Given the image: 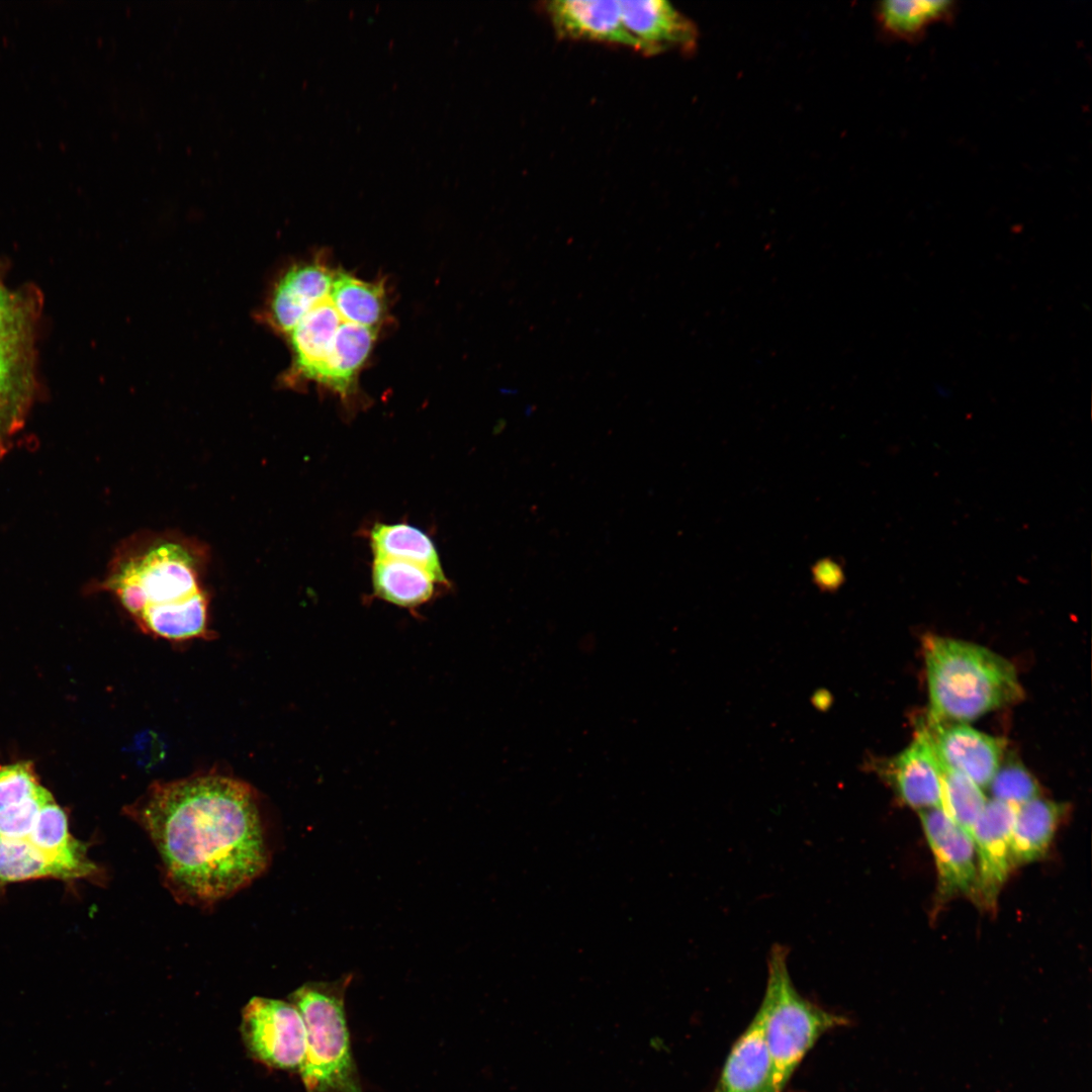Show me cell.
<instances>
[{
	"mask_svg": "<svg viewBox=\"0 0 1092 1092\" xmlns=\"http://www.w3.org/2000/svg\"><path fill=\"white\" fill-rule=\"evenodd\" d=\"M623 24L636 43V51L648 57L668 51L689 54L697 47L696 24L664 0L619 1Z\"/></svg>",
	"mask_w": 1092,
	"mask_h": 1092,
	"instance_id": "cell-11",
	"label": "cell"
},
{
	"mask_svg": "<svg viewBox=\"0 0 1092 1092\" xmlns=\"http://www.w3.org/2000/svg\"><path fill=\"white\" fill-rule=\"evenodd\" d=\"M712 1092H777L758 1011L731 1048Z\"/></svg>",
	"mask_w": 1092,
	"mask_h": 1092,
	"instance_id": "cell-15",
	"label": "cell"
},
{
	"mask_svg": "<svg viewBox=\"0 0 1092 1092\" xmlns=\"http://www.w3.org/2000/svg\"><path fill=\"white\" fill-rule=\"evenodd\" d=\"M379 329L344 321L335 336L331 353L317 383L349 399L357 376L369 358Z\"/></svg>",
	"mask_w": 1092,
	"mask_h": 1092,
	"instance_id": "cell-18",
	"label": "cell"
},
{
	"mask_svg": "<svg viewBox=\"0 0 1092 1092\" xmlns=\"http://www.w3.org/2000/svg\"><path fill=\"white\" fill-rule=\"evenodd\" d=\"M922 651L932 719L972 721L1023 696L1014 666L988 648L927 634Z\"/></svg>",
	"mask_w": 1092,
	"mask_h": 1092,
	"instance_id": "cell-3",
	"label": "cell"
},
{
	"mask_svg": "<svg viewBox=\"0 0 1092 1092\" xmlns=\"http://www.w3.org/2000/svg\"><path fill=\"white\" fill-rule=\"evenodd\" d=\"M373 558L401 560L420 565L449 587L437 547L431 537L407 523H375L369 531Z\"/></svg>",
	"mask_w": 1092,
	"mask_h": 1092,
	"instance_id": "cell-19",
	"label": "cell"
},
{
	"mask_svg": "<svg viewBox=\"0 0 1092 1092\" xmlns=\"http://www.w3.org/2000/svg\"><path fill=\"white\" fill-rule=\"evenodd\" d=\"M351 980L349 974L332 982H308L289 997L306 1028V1052L298 1072L307 1092H363L345 1013Z\"/></svg>",
	"mask_w": 1092,
	"mask_h": 1092,
	"instance_id": "cell-4",
	"label": "cell"
},
{
	"mask_svg": "<svg viewBox=\"0 0 1092 1092\" xmlns=\"http://www.w3.org/2000/svg\"><path fill=\"white\" fill-rule=\"evenodd\" d=\"M872 767L909 807L918 811L942 807L940 768L922 725L903 751L873 761Z\"/></svg>",
	"mask_w": 1092,
	"mask_h": 1092,
	"instance_id": "cell-12",
	"label": "cell"
},
{
	"mask_svg": "<svg viewBox=\"0 0 1092 1092\" xmlns=\"http://www.w3.org/2000/svg\"><path fill=\"white\" fill-rule=\"evenodd\" d=\"M938 764L941 780V808L972 837L974 824L982 813L987 798L982 788L967 776L945 766L939 760Z\"/></svg>",
	"mask_w": 1092,
	"mask_h": 1092,
	"instance_id": "cell-24",
	"label": "cell"
},
{
	"mask_svg": "<svg viewBox=\"0 0 1092 1092\" xmlns=\"http://www.w3.org/2000/svg\"><path fill=\"white\" fill-rule=\"evenodd\" d=\"M335 273L322 259L290 266L269 291L259 312L262 323L285 337L313 305L329 296Z\"/></svg>",
	"mask_w": 1092,
	"mask_h": 1092,
	"instance_id": "cell-10",
	"label": "cell"
},
{
	"mask_svg": "<svg viewBox=\"0 0 1092 1092\" xmlns=\"http://www.w3.org/2000/svg\"><path fill=\"white\" fill-rule=\"evenodd\" d=\"M242 1034L252 1056L261 1063L299 1071L306 1052V1028L291 1002L252 998L243 1010Z\"/></svg>",
	"mask_w": 1092,
	"mask_h": 1092,
	"instance_id": "cell-6",
	"label": "cell"
},
{
	"mask_svg": "<svg viewBox=\"0 0 1092 1092\" xmlns=\"http://www.w3.org/2000/svg\"><path fill=\"white\" fill-rule=\"evenodd\" d=\"M371 583L373 597L413 615L447 588L424 567L394 559L373 558Z\"/></svg>",
	"mask_w": 1092,
	"mask_h": 1092,
	"instance_id": "cell-16",
	"label": "cell"
},
{
	"mask_svg": "<svg viewBox=\"0 0 1092 1092\" xmlns=\"http://www.w3.org/2000/svg\"><path fill=\"white\" fill-rule=\"evenodd\" d=\"M71 881V875L53 863L25 839L0 836V882L15 883L37 879Z\"/></svg>",
	"mask_w": 1092,
	"mask_h": 1092,
	"instance_id": "cell-23",
	"label": "cell"
},
{
	"mask_svg": "<svg viewBox=\"0 0 1092 1092\" xmlns=\"http://www.w3.org/2000/svg\"><path fill=\"white\" fill-rule=\"evenodd\" d=\"M543 10L559 38L623 46L636 51L616 0H555Z\"/></svg>",
	"mask_w": 1092,
	"mask_h": 1092,
	"instance_id": "cell-13",
	"label": "cell"
},
{
	"mask_svg": "<svg viewBox=\"0 0 1092 1092\" xmlns=\"http://www.w3.org/2000/svg\"><path fill=\"white\" fill-rule=\"evenodd\" d=\"M331 300L347 322L379 329L386 315L387 298L382 282H367L336 270Z\"/></svg>",
	"mask_w": 1092,
	"mask_h": 1092,
	"instance_id": "cell-22",
	"label": "cell"
},
{
	"mask_svg": "<svg viewBox=\"0 0 1092 1092\" xmlns=\"http://www.w3.org/2000/svg\"><path fill=\"white\" fill-rule=\"evenodd\" d=\"M922 726L942 764L964 774L980 788L988 787L1003 759L1005 744L1001 738L965 723L930 717Z\"/></svg>",
	"mask_w": 1092,
	"mask_h": 1092,
	"instance_id": "cell-8",
	"label": "cell"
},
{
	"mask_svg": "<svg viewBox=\"0 0 1092 1092\" xmlns=\"http://www.w3.org/2000/svg\"><path fill=\"white\" fill-rule=\"evenodd\" d=\"M788 954V948L782 944L770 948L765 991L757 1010L763 1022L777 1092H784L821 1035L848 1022L844 1016L820 1007L799 993L789 972Z\"/></svg>",
	"mask_w": 1092,
	"mask_h": 1092,
	"instance_id": "cell-5",
	"label": "cell"
},
{
	"mask_svg": "<svg viewBox=\"0 0 1092 1092\" xmlns=\"http://www.w3.org/2000/svg\"><path fill=\"white\" fill-rule=\"evenodd\" d=\"M344 321L330 294L300 318L285 336L291 350V364L283 377L285 383L290 386L302 382L317 383L336 333Z\"/></svg>",
	"mask_w": 1092,
	"mask_h": 1092,
	"instance_id": "cell-14",
	"label": "cell"
},
{
	"mask_svg": "<svg viewBox=\"0 0 1092 1092\" xmlns=\"http://www.w3.org/2000/svg\"><path fill=\"white\" fill-rule=\"evenodd\" d=\"M956 10L948 0H887L876 7L877 20L888 35L916 41L933 23L945 21Z\"/></svg>",
	"mask_w": 1092,
	"mask_h": 1092,
	"instance_id": "cell-21",
	"label": "cell"
},
{
	"mask_svg": "<svg viewBox=\"0 0 1092 1092\" xmlns=\"http://www.w3.org/2000/svg\"><path fill=\"white\" fill-rule=\"evenodd\" d=\"M126 810L158 850L168 887L184 902L229 898L268 867L257 799L241 780L206 774L157 782Z\"/></svg>",
	"mask_w": 1092,
	"mask_h": 1092,
	"instance_id": "cell-1",
	"label": "cell"
},
{
	"mask_svg": "<svg viewBox=\"0 0 1092 1092\" xmlns=\"http://www.w3.org/2000/svg\"><path fill=\"white\" fill-rule=\"evenodd\" d=\"M25 840L50 861L67 871L73 880L98 873L83 843L71 835L67 815L54 797L41 807Z\"/></svg>",
	"mask_w": 1092,
	"mask_h": 1092,
	"instance_id": "cell-17",
	"label": "cell"
},
{
	"mask_svg": "<svg viewBox=\"0 0 1092 1092\" xmlns=\"http://www.w3.org/2000/svg\"><path fill=\"white\" fill-rule=\"evenodd\" d=\"M41 787L28 799L0 808V836L9 839H25L30 833L41 807L52 798Z\"/></svg>",
	"mask_w": 1092,
	"mask_h": 1092,
	"instance_id": "cell-27",
	"label": "cell"
},
{
	"mask_svg": "<svg viewBox=\"0 0 1092 1092\" xmlns=\"http://www.w3.org/2000/svg\"><path fill=\"white\" fill-rule=\"evenodd\" d=\"M19 359V345H0V448L15 432L22 414Z\"/></svg>",
	"mask_w": 1092,
	"mask_h": 1092,
	"instance_id": "cell-25",
	"label": "cell"
},
{
	"mask_svg": "<svg viewBox=\"0 0 1092 1092\" xmlns=\"http://www.w3.org/2000/svg\"><path fill=\"white\" fill-rule=\"evenodd\" d=\"M1017 806L995 799L986 805L974 824L978 878L974 899L986 907L995 905L998 894L1014 867L1011 833Z\"/></svg>",
	"mask_w": 1092,
	"mask_h": 1092,
	"instance_id": "cell-9",
	"label": "cell"
},
{
	"mask_svg": "<svg viewBox=\"0 0 1092 1092\" xmlns=\"http://www.w3.org/2000/svg\"><path fill=\"white\" fill-rule=\"evenodd\" d=\"M41 787L31 761L0 765V808L28 799Z\"/></svg>",
	"mask_w": 1092,
	"mask_h": 1092,
	"instance_id": "cell-28",
	"label": "cell"
},
{
	"mask_svg": "<svg viewBox=\"0 0 1092 1092\" xmlns=\"http://www.w3.org/2000/svg\"><path fill=\"white\" fill-rule=\"evenodd\" d=\"M1065 810L1062 804L1040 797L1017 806L1011 833L1014 867L1043 856Z\"/></svg>",
	"mask_w": 1092,
	"mask_h": 1092,
	"instance_id": "cell-20",
	"label": "cell"
},
{
	"mask_svg": "<svg viewBox=\"0 0 1092 1092\" xmlns=\"http://www.w3.org/2000/svg\"><path fill=\"white\" fill-rule=\"evenodd\" d=\"M208 546L179 531L144 530L116 548L99 588L140 629L167 640L209 637Z\"/></svg>",
	"mask_w": 1092,
	"mask_h": 1092,
	"instance_id": "cell-2",
	"label": "cell"
},
{
	"mask_svg": "<svg viewBox=\"0 0 1092 1092\" xmlns=\"http://www.w3.org/2000/svg\"><path fill=\"white\" fill-rule=\"evenodd\" d=\"M921 825L934 856L938 877V900L958 895L975 896L977 854L972 837L941 808L919 811Z\"/></svg>",
	"mask_w": 1092,
	"mask_h": 1092,
	"instance_id": "cell-7",
	"label": "cell"
},
{
	"mask_svg": "<svg viewBox=\"0 0 1092 1092\" xmlns=\"http://www.w3.org/2000/svg\"><path fill=\"white\" fill-rule=\"evenodd\" d=\"M988 787L992 799L1015 806L1040 797L1035 779L1016 761L1000 764Z\"/></svg>",
	"mask_w": 1092,
	"mask_h": 1092,
	"instance_id": "cell-26",
	"label": "cell"
}]
</instances>
